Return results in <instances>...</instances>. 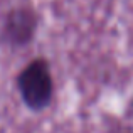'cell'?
<instances>
[{"label":"cell","instance_id":"cell-1","mask_svg":"<svg viewBox=\"0 0 133 133\" xmlns=\"http://www.w3.org/2000/svg\"><path fill=\"white\" fill-rule=\"evenodd\" d=\"M15 88L22 103L32 113H42L54 99V78L49 61L42 56L29 61L15 76Z\"/></svg>","mask_w":133,"mask_h":133},{"label":"cell","instance_id":"cell-2","mask_svg":"<svg viewBox=\"0 0 133 133\" xmlns=\"http://www.w3.org/2000/svg\"><path fill=\"white\" fill-rule=\"evenodd\" d=\"M41 25V14L30 5H17L7 10L0 25V44L10 49H24L32 44Z\"/></svg>","mask_w":133,"mask_h":133},{"label":"cell","instance_id":"cell-3","mask_svg":"<svg viewBox=\"0 0 133 133\" xmlns=\"http://www.w3.org/2000/svg\"><path fill=\"white\" fill-rule=\"evenodd\" d=\"M121 133H133V130H131V128H128V130H125V131H121Z\"/></svg>","mask_w":133,"mask_h":133}]
</instances>
